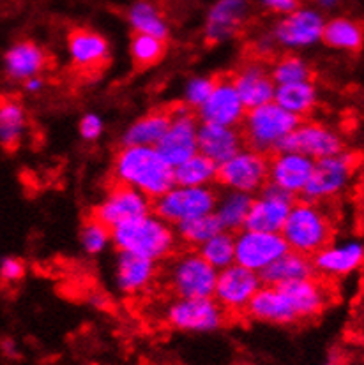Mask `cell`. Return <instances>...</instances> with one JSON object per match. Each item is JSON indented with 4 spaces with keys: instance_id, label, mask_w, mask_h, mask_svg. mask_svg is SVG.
<instances>
[{
    "instance_id": "1f68e13d",
    "label": "cell",
    "mask_w": 364,
    "mask_h": 365,
    "mask_svg": "<svg viewBox=\"0 0 364 365\" xmlns=\"http://www.w3.org/2000/svg\"><path fill=\"white\" fill-rule=\"evenodd\" d=\"M364 41L363 27L358 20L350 16L325 18L324 31H322V41L330 50L345 51V53H355L361 50Z\"/></svg>"
},
{
    "instance_id": "ab89813d",
    "label": "cell",
    "mask_w": 364,
    "mask_h": 365,
    "mask_svg": "<svg viewBox=\"0 0 364 365\" xmlns=\"http://www.w3.org/2000/svg\"><path fill=\"white\" fill-rule=\"evenodd\" d=\"M80 247L87 256H101L111 245V230L98 219L91 217L80 228Z\"/></svg>"
},
{
    "instance_id": "d6986e66",
    "label": "cell",
    "mask_w": 364,
    "mask_h": 365,
    "mask_svg": "<svg viewBox=\"0 0 364 365\" xmlns=\"http://www.w3.org/2000/svg\"><path fill=\"white\" fill-rule=\"evenodd\" d=\"M113 286L124 297L147 293L159 277V263L133 252L117 251L113 262Z\"/></svg>"
},
{
    "instance_id": "ba28073f",
    "label": "cell",
    "mask_w": 364,
    "mask_h": 365,
    "mask_svg": "<svg viewBox=\"0 0 364 365\" xmlns=\"http://www.w3.org/2000/svg\"><path fill=\"white\" fill-rule=\"evenodd\" d=\"M163 316L173 330L186 334H213L226 323V312L213 297H173L166 304Z\"/></svg>"
},
{
    "instance_id": "d6a6232c",
    "label": "cell",
    "mask_w": 364,
    "mask_h": 365,
    "mask_svg": "<svg viewBox=\"0 0 364 365\" xmlns=\"http://www.w3.org/2000/svg\"><path fill=\"white\" fill-rule=\"evenodd\" d=\"M251 200H253L251 195L239 191H230V189L218 192L216 207H214L213 214L216 215L219 226L225 232L230 233H237L241 230H244L248 212H250L251 207Z\"/></svg>"
},
{
    "instance_id": "4316f807",
    "label": "cell",
    "mask_w": 364,
    "mask_h": 365,
    "mask_svg": "<svg viewBox=\"0 0 364 365\" xmlns=\"http://www.w3.org/2000/svg\"><path fill=\"white\" fill-rule=\"evenodd\" d=\"M4 73L11 81H21L43 74L48 66V53L39 43L31 39L11 44L4 53Z\"/></svg>"
},
{
    "instance_id": "4dcf8cb0",
    "label": "cell",
    "mask_w": 364,
    "mask_h": 365,
    "mask_svg": "<svg viewBox=\"0 0 364 365\" xmlns=\"http://www.w3.org/2000/svg\"><path fill=\"white\" fill-rule=\"evenodd\" d=\"M126 20L135 34H146L163 41L170 37L168 20L161 7L152 0H135L126 9Z\"/></svg>"
},
{
    "instance_id": "f6af8a7d",
    "label": "cell",
    "mask_w": 364,
    "mask_h": 365,
    "mask_svg": "<svg viewBox=\"0 0 364 365\" xmlns=\"http://www.w3.org/2000/svg\"><path fill=\"white\" fill-rule=\"evenodd\" d=\"M44 85H46V80L43 78V74H37V76H32V78H27V80L24 81V88L27 94H41V92L44 91Z\"/></svg>"
},
{
    "instance_id": "7a4b0ae2",
    "label": "cell",
    "mask_w": 364,
    "mask_h": 365,
    "mask_svg": "<svg viewBox=\"0 0 364 365\" xmlns=\"http://www.w3.org/2000/svg\"><path fill=\"white\" fill-rule=\"evenodd\" d=\"M111 245L117 251L133 252L161 263L177 251L179 240L173 226L151 212L111 228Z\"/></svg>"
},
{
    "instance_id": "8d00e7d4",
    "label": "cell",
    "mask_w": 364,
    "mask_h": 365,
    "mask_svg": "<svg viewBox=\"0 0 364 365\" xmlns=\"http://www.w3.org/2000/svg\"><path fill=\"white\" fill-rule=\"evenodd\" d=\"M196 251L211 267L223 270L236 263V233L221 230L209 240L203 242Z\"/></svg>"
},
{
    "instance_id": "d590c367",
    "label": "cell",
    "mask_w": 364,
    "mask_h": 365,
    "mask_svg": "<svg viewBox=\"0 0 364 365\" xmlns=\"http://www.w3.org/2000/svg\"><path fill=\"white\" fill-rule=\"evenodd\" d=\"M271 78L276 85L297 83V81L313 80V67L300 53H288L276 57L269 66Z\"/></svg>"
},
{
    "instance_id": "e0dca14e",
    "label": "cell",
    "mask_w": 364,
    "mask_h": 365,
    "mask_svg": "<svg viewBox=\"0 0 364 365\" xmlns=\"http://www.w3.org/2000/svg\"><path fill=\"white\" fill-rule=\"evenodd\" d=\"M288 251L281 233L241 230L236 233V263L256 274Z\"/></svg>"
},
{
    "instance_id": "e575fe53",
    "label": "cell",
    "mask_w": 364,
    "mask_h": 365,
    "mask_svg": "<svg viewBox=\"0 0 364 365\" xmlns=\"http://www.w3.org/2000/svg\"><path fill=\"white\" fill-rule=\"evenodd\" d=\"M218 178V165L202 155L200 152L193 154L181 165L173 166V182L176 185L186 187H206L214 185Z\"/></svg>"
},
{
    "instance_id": "c3c4849f",
    "label": "cell",
    "mask_w": 364,
    "mask_h": 365,
    "mask_svg": "<svg viewBox=\"0 0 364 365\" xmlns=\"http://www.w3.org/2000/svg\"><path fill=\"white\" fill-rule=\"evenodd\" d=\"M89 302H91V304L94 305V307L103 309V307H105V304H106V299L103 295H96V297H91V299H89Z\"/></svg>"
},
{
    "instance_id": "b9f144b4",
    "label": "cell",
    "mask_w": 364,
    "mask_h": 365,
    "mask_svg": "<svg viewBox=\"0 0 364 365\" xmlns=\"http://www.w3.org/2000/svg\"><path fill=\"white\" fill-rule=\"evenodd\" d=\"M24 259L16 258V256H6L0 259V282L2 284H16L25 277Z\"/></svg>"
},
{
    "instance_id": "bcb514c9",
    "label": "cell",
    "mask_w": 364,
    "mask_h": 365,
    "mask_svg": "<svg viewBox=\"0 0 364 365\" xmlns=\"http://www.w3.org/2000/svg\"><path fill=\"white\" fill-rule=\"evenodd\" d=\"M341 4H343V0H313V7L320 11L322 14L334 13V11L340 9Z\"/></svg>"
},
{
    "instance_id": "603a6c76",
    "label": "cell",
    "mask_w": 364,
    "mask_h": 365,
    "mask_svg": "<svg viewBox=\"0 0 364 365\" xmlns=\"http://www.w3.org/2000/svg\"><path fill=\"white\" fill-rule=\"evenodd\" d=\"M311 159L297 154L292 150H278L269 155V184L276 185L281 191L297 198L303 195L308 180H310L311 170H313Z\"/></svg>"
},
{
    "instance_id": "6da1fadb",
    "label": "cell",
    "mask_w": 364,
    "mask_h": 365,
    "mask_svg": "<svg viewBox=\"0 0 364 365\" xmlns=\"http://www.w3.org/2000/svg\"><path fill=\"white\" fill-rule=\"evenodd\" d=\"M111 175L115 182L136 189L151 200L176 185L173 168L154 147H121L113 158Z\"/></svg>"
},
{
    "instance_id": "681fc988",
    "label": "cell",
    "mask_w": 364,
    "mask_h": 365,
    "mask_svg": "<svg viewBox=\"0 0 364 365\" xmlns=\"http://www.w3.org/2000/svg\"><path fill=\"white\" fill-rule=\"evenodd\" d=\"M324 365H343V364H340V362H328V364H324Z\"/></svg>"
},
{
    "instance_id": "7bdbcfd3",
    "label": "cell",
    "mask_w": 364,
    "mask_h": 365,
    "mask_svg": "<svg viewBox=\"0 0 364 365\" xmlns=\"http://www.w3.org/2000/svg\"><path fill=\"white\" fill-rule=\"evenodd\" d=\"M78 133H80L84 141L94 143L105 133V120L98 113H85L80 118V124H78Z\"/></svg>"
},
{
    "instance_id": "7c38bea8",
    "label": "cell",
    "mask_w": 364,
    "mask_h": 365,
    "mask_svg": "<svg viewBox=\"0 0 364 365\" xmlns=\"http://www.w3.org/2000/svg\"><path fill=\"white\" fill-rule=\"evenodd\" d=\"M170 124L161 140L156 143L158 154L168 163L170 166L181 165L188 158L198 152L196 147V129H198V118L195 111L179 103L177 106L170 108Z\"/></svg>"
},
{
    "instance_id": "f1b7e54d",
    "label": "cell",
    "mask_w": 364,
    "mask_h": 365,
    "mask_svg": "<svg viewBox=\"0 0 364 365\" xmlns=\"http://www.w3.org/2000/svg\"><path fill=\"white\" fill-rule=\"evenodd\" d=\"M258 275L262 284L283 286L288 282L299 281V279L311 277V275H315V268L310 256L299 255V252L288 249L285 255L274 259L269 267L263 268Z\"/></svg>"
},
{
    "instance_id": "ffe728a7",
    "label": "cell",
    "mask_w": 364,
    "mask_h": 365,
    "mask_svg": "<svg viewBox=\"0 0 364 365\" xmlns=\"http://www.w3.org/2000/svg\"><path fill=\"white\" fill-rule=\"evenodd\" d=\"M195 115L198 122H203V124L239 128L244 115H246V108L237 94L232 80L230 78H218L209 98L195 111Z\"/></svg>"
},
{
    "instance_id": "30bf717a",
    "label": "cell",
    "mask_w": 364,
    "mask_h": 365,
    "mask_svg": "<svg viewBox=\"0 0 364 365\" xmlns=\"http://www.w3.org/2000/svg\"><path fill=\"white\" fill-rule=\"evenodd\" d=\"M216 182L223 189L255 196L269 182V155L243 147L218 166Z\"/></svg>"
},
{
    "instance_id": "2e32d148",
    "label": "cell",
    "mask_w": 364,
    "mask_h": 365,
    "mask_svg": "<svg viewBox=\"0 0 364 365\" xmlns=\"http://www.w3.org/2000/svg\"><path fill=\"white\" fill-rule=\"evenodd\" d=\"M250 16V0H214L206 13L203 39L209 44L233 41L244 31Z\"/></svg>"
},
{
    "instance_id": "74e56055",
    "label": "cell",
    "mask_w": 364,
    "mask_h": 365,
    "mask_svg": "<svg viewBox=\"0 0 364 365\" xmlns=\"http://www.w3.org/2000/svg\"><path fill=\"white\" fill-rule=\"evenodd\" d=\"M177 235V240L182 242L184 245H189L193 249H198L203 242L209 240L218 232H221L216 215L206 214L200 217H193L189 221L181 222V225L173 226Z\"/></svg>"
},
{
    "instance_id": "d4e9b609",
    "label": "cell",
    "mask_w": 364,
    "mask_h": 365,
    "mask_svg": "<svg viewBox=\"0 0 364 365\" xmlns=\"http://www.w3.org/2000/svg\"><path fill=\"white\" fill-rule=\"evenodd\" d=\"M244 314L253 319V322L276 327H287L299 322L290 302L287 300L281 288L267 284L260 286L258 292L255 293L253 299L248 304Z\"/></svg>"
},
{
    "instance_id": "ac0fdd59",
    "label": "cell",
    "mask_w": 364,
    "mask_h": 365,
    "mask_svg": "<svg viewBox=\"0 0 364 365\" xmlns=\"http://www.w3.org/2000/svg\"><path fill=\"white\" fill-rule=\"evenodd\" d=\"M295 200L297 198H293L288 192L267 182L266 187L256 192L251 200L244 228L255 230V232L280 233Z\"/></svg>"
},
{
    "instance_id": "836d02e7",
    "label": "cell",
    "mask_w": 364,
    "mask_h": 365,
    "mask_svg": "<svg viewBox=\"0 0 364 365\" xmlns=\"http://www.w3.org/2000/svg\"><path fill=\"white\" fill-rule=\"evenodd\" d=\"M29 118L24 104L14 99L0 101V145L6 150H16L27 134Z\"/></svg>"
},
{
    "instance_id": "f35d334b",
    "label": "cell",
    "mask_w": 364,
    "mask_h": 365,
    "mask_svg": "<svg viewBox=\"0 0 364 365\" xmlns=\"http://www.w3.org/2000/svg\"><path fill=\"white\" fill-rule=\"evenodd\" d=\"M166 53V41L146 34H133L129 41V55L133 64L140 69H147L163 61Z\"/></svg>"
},
{
    "instance_id": "5bb4252c",
    "label": "cell",
    "mask_w": 364,
    "mask_h": 365,
    "mask_svg": "<svg viewBox=\"0 0 364 365\" xmlns=\"http://www.w3.org/2000/svg\"><path fill=\"white\" fill-rule=\"evenodd\" d=\"M364 245L359 238H333L311 256L315 275L322 279H347L363 265Z\"/></svg>"
},
{
    "instance_id": "cb8c5ba5",
    "label": "cell",
    "mask_w": 364,
    "mask_h": 365,
    "mask_svg": "<svg viewBox=\"0 0 364 365\" xmlns=\"http://www.w3.org/2000/svg\"><path fill=\"white\" fill-rule=\"evenodd\" d=\"M68 57L81 71L101 69L111 57L110 41L94 29H74L66 43Z\"/></svg>"
},
{
    "instance_id": "83f0119b",
    "label": "cell",
    "mask_w": 364,
    "mask_h": 365,
    "mask_svg": "<svg viewBox=\"0 0 364 365\" xmlns=\"http://www.w3.org/2000/svg\"><path fill=\"white\" fill-rule=\"evenodd\" d=\"M274 103L287 110L297 118L310 117L315 108L320 103V91L313 80L297 81V83L276 85L274 91Z\"/></svg>"
},
{
    "instance_id": "60d3db41",
    "label": "cell",
    "mask_w": 364,
    "mask_h": 365,
    "mask_svg": "<svg viewBox=\"0 0 364 365\" xmlns=\"http://www.w3.org/2000/svg\"><path fill=\"white\" fill-rule=\"evenodd\" d=\"M214 83H216V78L206 76V74H195V76L188 78L182 87V104L188 106L189 110L196 111L209 98Z\"/></svg>"
},
{
    "instance_id": "5b68a950",
    "label": "cell",
    "mask_w": 364,
    "mask_h": 365,
    "mask_svg": "<svg viewBox=\"0 0 364 365\" xmlns=\"http://www.w3.org/2000/svg\"><path fill=\"white\" fill-rule=\"evenodd\" d=\"M218 270L200 256L196 249L173 252L163 268V281L173 297L195 299L213 297Z\"/></svg>"
},
{
    "instance_id": "ee69618b",
    "label": "cell",
    "mask_w": 364,
    "mask_h": 365,
    "mask_svg": "<svg viewBox=\"0 0 364 365\" xmlns=\"http://www.w3.org/2000/svg\"><path fill=\"white\" fill-rule=\"evenodd\" d=\"M260 7L271 14H276L278 18L292 13L300 6V0H258Z\"/></svg>"
},
{
    "instance_id": "3957f363",
    "label": "cell",
    "mask_w": 364,
    "mask_h": 365,
    "mask_svg": "<svg viewBox=\"0 0 364 365\" xmlns=\"http://www.w3.org/2000/svg\"><path fill=\"white\" fill-rule=\"evenodd\" d=\"M280 233L290 251L311 258L336 237V219L324 203L300 198L293 201Z\"/></svg>"
},
{
    "instance_id": "4fadbf2b",
    "label": "cell",
    "mask_w": 364,
    "mask_h": 365,
    "mask_svg": "<svg viewBox=\"0 0 364 365\" xmlns=\"http://www.w3.org/2000/svg\"><path fill=\"white\" fill-rule=\"evenodd\" d=\"M152 212V200L136 189L115 182L106 189L103 198L94 207L92 217L101 221L108 228L143 217Z\"/></svg>"
},
{
    "instance_id": "9c48e42d",
    "label": "cell",
    "mask_w": 364,
    "mask_h": 365,
    "mask_svg": "<svg viewBox=\"0 0 364 365\" xmlns=\"http://www.w3.org/2000/svg\"><path fill=\"white\" fill-rule=\"evenodd\" d=\"M216 198L218 191L213 185L206 187L172 185L168 191L152 200V212L168 225L177 226L193 217L213 214Z\"/></svg>"
},
{
    "instance_id": "7dc6e473",
    "label": "cell",
    "mask_w": 364,
    "mask_h": 365,
    "mask_svg": "<svg viewBox=\"0 0 364 365\" xmlns=\"http://www.w3.org/2000/svg\"><path fill=\"white\" fill-rule=\"evenodd\" d=\"M2 349H4V353L9 356V359H18V355H20V353H18L16 342L11 341V339H6V341H2Z\"/></svg>"
},
{
    "instance_id": "44dd1931",
    "label": "cell",
    "mask_w": 364,
    "mask_h": 365,
    "mask_svg": "<svg viewBox=\"0 0 364 365\" xmlns=\"http://www.w3.org/2000/svg\"><path fill=\"white\" fill-rule=\"evenodd\" d=\"M278 288H281L287 300L290 302L299 322L317 318L333 302L330 284H328L325 279L318 277V275L299 279V281L288 282V284L278 286Z\"/></svg>"
},
{
    "instance_id": "f546056e",
    "label": "cell",
    "mask_w": 364,
    "mask_h": 365,
    "mask_svg": "<svg viewBox=\"0 0 364 365\" xmlns=\"http://www.w3.org/2000/svg\"><path fill=\"white\" fill-rule=\"evenodd\" d=\"M170 111L156 110L133 120L122 131L121 147H156L168 129Z\"/></svg>"
},
{
    "instance_id": "7402d4cb",
    "label": "cell",
    "mask_w": 364,
    "mask_h": 365,
    "mask_svg": "<svg viewBox=\"0 0 364 365\" xmlns=\"http://www.w3.org/2000/svg\"><path fill=\"white\" fill-rule=\"evenodd\" d=\"M230 80L246 110H253L274 99L276 83L271 78L269 66L263 64L260 58L243 62Z\"/></svg>"
},
{
    "instance_id": "277c9868",
    "label": "cell",
    "mask_w": 364,
    "mask_h": 365,
    "mask_svg": "<svg viewBox=\"0 0 364 365\" xmlns=\"http://www.w3.org/2000/svg\"><path fill=\"white\" fill-rule=\"evenodd\" d=\"M299 120L300 118L293 117L274 101L253 110H246V115L239 124L244 147L263 155H273L274 152L281 150L285 140L295 129Z\"/></svg>"
},
{
    "instance_id": "484cf974",
    "label": "cell",
    "mask_w": 364,
    "mask_h": 365,
    "mask_svg": "<svg viewBox=\"0 0 364 365\" xmlns=\"http://www.w3.org/2000/svg\"><path fill=\"white\" fill-rule=\"evenodd\" d=\"M196 147L202 155L219 166L244 147L243 133L233 125H216L198 122Z\"/></svg>"
},
{
    "instance_id": "52a82bcc",
    "label": "cell",
    "mask_w": 364,
    "mask_h": 365,
    "mask_svg": "<svg viewBox=\"0 0 364 365\" xmlns=\"http://www.w3.org/2000/svg\"><path fill=\"white\" fill-rule=\"evenodd\" d=\"M325 14L313 6H299L292 13L280 16L271 27L269 36L278 50L300 53L322 41Z\"/></svg>"
},
{
    "instance_id": "8fae6325",
    "label": "cell",
    "mask_w": 364,
    "mask_h": 365,
    "mask_svg": "<svg viewBox=\"0 0 364 365\" xmlns=\"http://www.w3.org/2000/svg\"><path fill=\"white\" fill-rule=\"evenodd\" d=\"M347 148L343 134L333 125L318 120H299L295 129L288 134L281 150H292L311 161L340 154Z\"/></svg>"
},
{
    "instance_id": "9a60e30c",
    "label": "cell",
    "mask_w": 364,
    "mask_h": 365,
    "mask_svg": "<svg viewBox=\"0 0 364 365\" xmlns=\"http://www.w3.org/2000/svg\"><path fill=\"white\" fill-rule=\"evenodd\" d=\"M260 286L262 281L256 272L232 263L230 267L218 270L213 299L221 305L226 314H239L246 311Z\"/></svg>"
},
{
    "instance_id": "8992f818",
    "label": "cell",
    "mask_w": 364,
    "mask_h": 365,
    "mask_svg": "<svg viewBox=\"0 0 364 365\" xmlns=\"http://www.w3.org/2000/svg\"><path fill=\"white\" fill-rule=\"evenodd\" d=\"M359 166L355 152L345 148L340 154L318 159L313 163L310 180L300 198L313 203H329L348 191Z\"/></svg>"
}]
</instances>
